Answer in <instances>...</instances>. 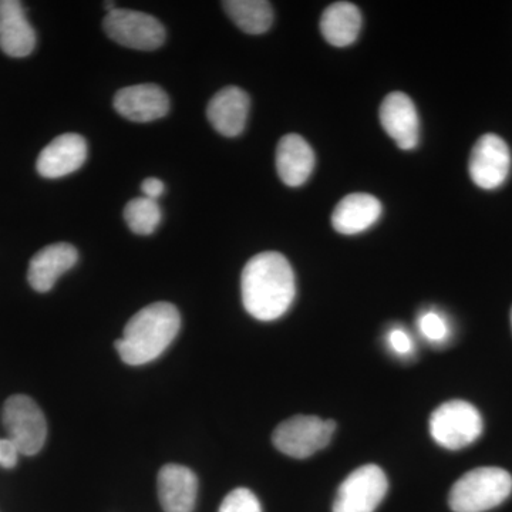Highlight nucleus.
I'll list each match as a JSON object with an SVG mask.
<instances>
[{
  "mask_svg": "<svg viewBox=\"0 0 512 512\" xmlns=\"http://www.w3.org/2000/svg\"><path fill=\"white\" fill-rule=\"evenodd\" d=\"M242 302L252 318L271 322L282 318L296 296L291 264L278 252H262L249 259L242 271Z\"/></svg>",
  "mask_w": 512,
  "mask_h": 512,
  "instance_id": "obj_1",
  "label": "nucleus"
},
{
  "mask_svg": "<svg viewBox=\"0 0 512 512\" xmlns=\"http://www.w3.org/2000/svg\"><path fill=\"white\" fill-rule=\"evenodd\" d=\"M180 328V312L173 303H151L128 320L123 338L116 342L117 352L127 365H146L163 355Z\"/></svg>",
  "mask_w": 512,
  "mask_h": 512,
  "instance_id": "obj_2",
  "label": "nucleus"
},
{
  "mask_svg": "<svg viewBox=\"0 0 512 512\" xmlns=\"http://www.w3.org/2000/svg\"><path fill=\"white\" fill-rule=\"evenodd\" d=\"M512 493V477L498 467L468 471L451 488L448 504L454 512H485L503 504Z\"/></svg>",
  "mask_w": 512,
  "mask_h": 512,
  "instance_id": "obj_3",
  "label": "nucleus"
},
{
  "mask_svg": "<svg viewBox=\"0 0 512 512\" xmlns=\"http://www.w3.org/2000/svg\"><path fill=\"white\" fill-rule=\"evenodd\" d=\"M483 433V417L473 404L451 400L434 410L430 417V434L439 446L461 450Z\"/></svg>",
  "mask_w": 512,
  "mask_h": 512,
  "instance_id": "obj_4",
  "label": "nucleus"
},
{
  "mask_svg": "<svg viewBox=\"0 0 512 512\" xmlns=\"http://www.w3.org/2000/svg\"><path fill=\"white\" fill-rule=\"evenodd\" d=\"M3 424L8 439L18 447L23 456H35L46 443L47 424L45 414L35 400L16 394L6 400L3 407Z\"/></svg>",
  "mask_w": 512,
  "mask_h": 512,
  "instance_id": "obj_5",
  "label": "nucleus"
},
{
  "mask_svg": "<svg viewBox=\"0 0 512 512\" xmlns=\"http://www.w3.org/2000/svg\"><path fill=\"white\" fill-rule=\"evenodd\" d=\"M336 430L333 420L316 416H293L279 424L272 441L281 453L292 458H308L325 448Z\"/></svg>",
  "mask_w": 512,
  "mask_h": 512,
  "instance_id": "obj_6",
  "label": "nucleus"
},
{
  "mask_svg": "<svg viewBox=\"0 0 512 512\" xmlns=\"http://www.w3.org/2000/svg\"><path fill=\"white\" fill-rule=\"evenodd\" d=\"M103 28L113 42L128 49L151 52L165 42V29L160 20L137 10L114 9L104 18Z\"/></svg>",
  "mask_w": 512,
  "mask_h": 512,
  "instance_id": "obj_7",
  "label": "nucleus"
},
{
  "mask_svg": "<svg viewBox=\"0 0 512 512\" xmlns=\"http://www.w3.org/2000/svg\"><path fill=\"white\" fill-rule=\"evenodd\" d=\"M389 490L382 468L366 464L350 473L340 484L333 512H375Z\"/></svg>",
  "mask_w": 512,
  "mask_h": 512,
  "instance_id": "obj_8",
  "label": "nucleus"
},
{
  "mask_svg": "<svg viewBox=\"0 0 512 512\" xmlns=\"http://www.w3.org/2000/svg\"><path fill=\"white\" fill-rule=\"evenodd\" d=\"M511 170V151L497 134H484L471 151L468 171L471 180L483 190L501 187Z\"/></svg>",
  "mask_w": 512,
  "mask_h": 512,
  "instance_id": "obj_9",
  "label": "nucleus"
},
{
  "mask_svg": "<svg viewBox=\"0 0 512 512\" xmlns=\"http://www.w3.org/2000/svg\"><path fill=\"white\" fill-rule=\"evenodd\" d=\"M114 109L134 123H151L163 119L170 111V99L157 84L124 87L114 96Z\"/></svg>",
  "mask_w": 512,
  "mask_h": 512,
  "instance_id": "obj_10",
  "label": "nucleus"
},
{
  "mask_svg": "<svg viewBox=\"0 0 512 512\" xmlns=\"http://www.w3.org/2000/svg\"><path fill=\"white\" fill-rule=\"evenodd\" d=\"M380 123L402 150H413L419 144V114L407 94L394 92L386 96L380 106Z\"/></svg>",
  "mask_w": 512,
  "mask_h": 512,
  "instance_id": "obj_11",
  "label": "nucleus"
},
{
  "mask_svg": "<svg viewBox=\"0 0 512 512\" xmlns=\"http://www.w3.org/2000/svg\"><path fill=\"white\" fill-rule=\"evenodd\" d=\"M87 143L79 134L56 137L37 158V173L45 178H62L76 173L86 163Z\"/></svg>",
  "mask_w": 512,
  "mask_h": 512,
  "instance_id": "obj_12",
  "label": "nucleus"
},
{
  "mask_svg": "<svg viewBox=\"0 0 512 512\" xmlns=\"http://www.w3.org/2000/svg\"><path fill=\"white\" fill-rule=\"evenodd\" d=\"M251 100L244 90L228 86L212 97L207 107L211 126L225 137H237L247 126Z\"/></svg>",
  "mask_w": 512,
  "mask_h": 512,
  "instance_id": "obj_13",
  "label": "nucleus"
},
{
  "mask_svg": "<svg viewBox=\"0 0 512 512\" xmlns=\"http://www.w3.org/2000/svg\"><path fill=\"white\" fill-rule=\"evenodd\" d=\"M158 500L165 512H192L198 494V478L188 467L167 464L157 477Z\"/></svg>",
  "mask_w": 512,
  "mask_h": 512,
  "instance_id": "obj_14",
  "label": "nucleus"
},
{
  "mask_svg": "<svg viewBox=\"0 0 512 512\" xmlns=\"http://www.w3.org/2000/svg\"><path fill=\"white\" fill-rule=\"evenodd\" d=\"M36 33L18 0H0V49L10 57L29 56L35 50Z\"/></svg>",
  "mask_w": 512,
  "mask_h": 512,
  "instance_id": "obj_15",
  "label": "nucleus"
},
{
  "mask_svg": "<svg viewBox=\"0 0 512 512\" xmlns=\"http://www.w3.org/2000/svg\"><path fill=\"white\" fill-rule=\"evenodd\" d=\"M79 252L66 242L47 245L40 249L29 264L28 281L36 292L45 293L55 286L57 279L76 265Z\"/></svg>",
  "mask_w": 512,
  "mask_h": 512,
  "instance_id": "obj_16",
  "label": "nucleus"
},
{
  "mask_svg": "<svg viewBox=\"0 0 512 512\" xmlns=\"http://www.w3.org/2000/svg\"><path fill=\"white\" fill-rule=\"evenodd\" d=\"M316 158L312 147L298 134H286L276 148V171L288 187H301L309 180Z\"/></svg>",
  "mask_w": 512,
  "mask_h": 512,
  "instance_id": "obj_17",
  "label": "nucleus"
},
{
  "mask_svg": "<svg viewBox=\"0 0 512 512\" xmlns=\"http://www.w3.org/2000/svg\"><path fill=\"white\" fill-rule=\"evenodd\" d=\"M382 204L373 195L356 192L343 198L332 214V225L339 234L356 235L379 221Z\"/></svg>",
  "mask_w": 512,
  "mask_h": 512,
  "instance_id": "obj_18",
  "label": "nucleus"
},
{
  "mask_svg": "<svg viewBox=\"0 0 512 512\" xmlns=\"http://www.w3.org/2000/svg\"><path fill=\"white\" fill-rule=\"evenodd\" d=\"M362 23V13L356 5L349 2L333 3L320 18V32L330 45L346 47L356 42Z\"/></svg>",
  "mask_w": 512,
  "mask_h": 512,
  "instance_id": "obj_19",
  "label": "nucleus"
},
{
  "mask_svg": "<svg viewBox=\"0 0 512 512\" xmlns=\"http://www.w3.org/2000/svg\"><path fill=\"white\" fill-rule=\"evenodd\" d=\"M222 6L232 22L249 35H262L274 23V10L266 0H228Z\"/></svg>",
  "mask_w": 512,
  "mask_h": 512,
  "instance_id": "obj_20",
  "label": "nucleus"
},
{
  "mask_svg": "<svg viewBox=\"0 0 512 512\" xmlns=\"http://www.w3.org/2000/svg\"><path fill=\"white\" fill-rule=\"evenodd\" d=\"M124 220L137 235H151L161 222V208L156 200L134 198L124 208Z\"/></svg>",
  "mask_w": 512,
  "mask_h": 512,
  "instance_id": "obj_21",
  "label": "nucleus"
},
{
  "mask_svg": "<svg viewBox=\"0 0 512 512\" xmlns=\"http://www.w3.org/2000/svg\"><path fill=\"white\" fill-rule=\"evenodd\" d=\"M417 323H419L421 335L431 343H443L450 335V326L440 313L424 312L423 315H420Z\"/></svg>",
  "mask_w": 512,
  "mask_h": 512,
  "instance_id": "obj_22",
  "label": "nucleus"
},
{
  "mask_svg": "<svg viewBox=\"0 0 512 512\" xmlns=\"http://www.w3.org/2000/svg\"><path fill=\"white\" fill-rule=\"evenodd\" d=\"M220 512H262V507L251 490L237 488L224 498Z\"/></svg>",
  "mask_w": 512,
  "mask_h": 512,
  "instance_id": "obj_23",
  "label": "nucleus"
},
{
  "mask_svg": "<svg viewBox=\"0 0 512 512\" xmlns=\"http://www.w3.org/2000/svg\"><path fill=\"white\" fill-rule=\"evenodd\" d=\"M387 339H389L390 348H392L397 355H409L413 350V340L410 338L409 333L402 328L390 330Z\"/></svg>",
  "mask_w": 512,
  "mask_h": 512,
  "instance_id": "obj_24",
  "label": "nucleus"
},
{
  "mask_svg": "<svg viewBox=\"0 0 512 512\" xmlns=\"http://www.w3.org/2000/svg\"><path fill=\"white\" fill-rule=\"evenodd\" d=\"M18 447L9 439L0 440V466L3 468H13L18 464Z\"/></svg>",
  "mask_w": 512,
  "mask_h": 512,
  "instance_id": "obj_25",
  "label": "nucleus"
},
{
  "mask_svg": "<svg viewBox=\"0 0 512 512\" xmlns=\"http://www.w3.org/2000/svg\"><path fill=\"white\" fill-rule=\"evenodd\" d=\"M165 190L164 183L158 178H146L141 184V191H143L144 197L150 198V200H158L163 195Z\"/></svg>",
  "mask_w": 512,
  "mask_h": 512,
  "instance_id": "obj_26",
  "label": "nucleus"
},
{
  "mask_svg": "<svg viewBox=\"0 0 512 512\" xmlns=\"http://www.w3.org/2000/svg\"><path fill=\"white\" fill-rule=\"evenodd\" d=\"M511 323H512V309H511Z\"/></svg>",
  "mask_w": 512,
  "mask_h": 512,
  "instance_id": "obj_27",
  "label": "nucleus"
}]
</instances>
